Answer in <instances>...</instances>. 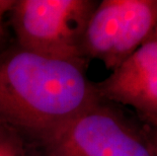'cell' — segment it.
I'll use <instances>...</instances> for the list:
<instances>
[{
    "mask_svg": "<svg viewBox=\"0 0 157 156\" xmlns=\"http://www.w3.org/2000/svg\"><path fill=\"white\" fill-rule=\"evenodd\" d=\"M87 63L47 58L21 48L0 57V122L41 144L99 96Z\"/></svg>",
    "mask_w": 157,
    "mask_h": 156,
    "instance_id": "1",
    "label": "cell"
},
{
    "mask_svg": "<svg viewBox=\"0 0 157 156\" xmlns=\"http://www.w3.org/2000/svg\"><path fill=\"white\" fill-rule=\"evenodd\" d=\"M155 128L101 98L42 144L45 156H156Z\"/></svg>",
    "mask_w": 157,
    "mask_h": 156,
    "instance_id": "2",
    "label": "cell"
},
{
    "mask_svg": "<svg viewBox=\"0 0 157 156\" xmlns=\"http://www.w3.org/2000/svg\"><path fill=\"white\" fill-rule=\"evenodd\" d=\"M98 1L15 0L11 21L19 48L47 58L89 63L82 39Z\"/></svg>",
    "mask_w": 157,
    "mask_h": 156,
    "instance_id": "3",
    "label": "cell"
},
{
    "mask_svg": "<svg viewBox=\"0 0 157 156\" xmlns=\"http://www.w3.org/2000/svg\"><path fill=\"white\" fill-rule=\"evenodd\" d=\"M157 28V0H102L86 25L82 54L113 71Z\"/></svg>",
    "mask_w": 157,
    "mask_h": 156,
    "instance_id": "4",
    "label": "cell"
},
{
    "mask_svg": "<svg viewBox=\"0 0 157 156\" xmlns=\"http://www.w3.org/2000/svg\"><path fill=\"white\" fill-rule=\"evenodd\" d=\"M95 86L102 99L131 108L142 122L157 129V28Z\"/></svg>",
    "mask_w": 157,
    "mask_h": 156,
    "instance_id": "5",
    "label": "cell"
},
{
    "mask_svg": "<svg viewBox=\"0 0 157 156\" xmlns=\"http://www.w3.org/2000/svg\"><path fill=\"white\" fill-rule=\"evenodd\" d=\"M16 133L0 122V156H25Z\"/></svg>",
    "mask_w": 157,
    "mask_h": 156,
    "instance_id": "6",
    "label": "cell"
},
{
    "mask_svg": "<svg viewBox=\"0 0 157 156\" xmlns=\"http://www.w3.org/2000/svg\"><path fill=\"white\" fill-rule=\"evenodd\" d=\"M15 0H0V39L2 38L3 32V19L7 12H10Z\"/></svg>",
    "mask_w": 157,
    "mask_h": 156,
    "instance_id": "7",
    "label": "cell"
},
{
    "mask_svg": "<svg viewBox=\"0 0 157 156\" xmlns=\"http://www.w3.org/2000/svg\"><path fill=\"white\" fill-rule=\"evenodd\" d=\"M154 141H155V151H156V156H157V130L156 129L154 132Z\"/></svg>",
    "mask_w": 157,
    "mask_h": 156,
    "instance_id": "8",
    "label": "cell"
},
{
    "mask_svg": "<svg viewBox=\"0 0 157 156\" xmlns=\"http://www.w3.org/2000/svg\"><path fill=\"white\" fill-rule=\"evenodd\" d=\"M156 130H157V129H156Z\"/></svg>",
    "mask_w": 157,
    "mask_h": 156,
    "instance_id": "9",
    "label": "cell"
}]
</instances>
